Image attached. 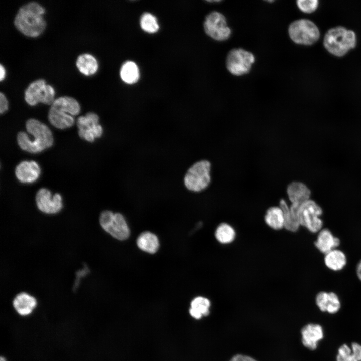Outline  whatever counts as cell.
I'll return each instance as SVG.
<instances>
[{
  "label": "cell",
  "mask_w": 361,
  "mask_h": 361,
  "mask_svg": "<svg viewBox=\"0 0 361 361\" xmlns=\"http://www.w3.org/2000/svg\"><path fill=\"white\" fill-rule=\"evenodd\" d=\"M26 129L33 136L31 139L27 134L23 131L17 136L19 147L25 151L36 153L50 147L53 143V137L49 128L39 120L31 118L26 123Z\"/></svg>",
  "instance_id": "6da1fadb"
},
{
  "label": "cell",
  "mask_w": 361,
  "mask_h": 361,
  "mask_svg": "<svg viewBox=\"0 0 361 361\" xmlns=\"http://www.w3.org/2000/svg\"><path fill=\"white\" fill-rule=\"evenodd\" d=\"M45 9L36 2H30L21 6L15 17L16 28L24 35L37 37L44 30L46 22L44 18Z\"/></svg>",
  "instance_id": "7a4b0ae2"
},
{
  "label": "cell",
  "mask_w": 361,
  "mask_h": 361,
  "mask_svg": "<svg viewBox=\"0 0 361 361\" xmlns=\"http://www.w3.org/2000/svg\"><path fill=\"white\" fill-rule=\"evenodd\" d=\"M80 111L78 102L70 96H61L54 100L48 112V119L55 127L64 129L74 123V116Z\"/></svg>",
  "instance_id": "3957f363"
},
{
  "label": "cell",
  "mask_w": 361,
  "mask_h": 361,
  "mask_svg": "<svg viewBox=\"0 0 361 361\" xmlns=\"http://www.w3.org/2000/svg\"><path fill=\"white\" fill-rule=\"evenodd\" d=\"M323 44L329 53L336 56L341 57L355 47L356 36L352 30L342 26H337L326 32Z\"/></svg>",
  "instance_id": "277c9868"
},
{
  "label": "cell",
  "mask_w": 361,
  "mask_h": 361,
  "mask_svg": "<svg viewBox=\"0 0 361 361\" xmlns=\"http://www.w3.org/2000/svg\"><path fill=\"white\" fill-rule=\"evenodd\" d=\"M211 164L207 160H200L192 164L186 171L183 179L185 188L194 193L202 192L210 184Z\"/></svg>",
  "instance_id": "5b68a950"
},
{
  "label": "cell",
  "mask_w": 361,
  "mask_h": 361,
  "mask_svg": "<svg viewBox=\"0 0 361 361\" xmlns=\"http://www.w3.org/2000/svg\"><path fill=\"white\" fill-rule=\"evenodd\" d=\"M288 34L296 44L310 45L319 39L320 31L314 23L306 19H300L291 23L288 27Z\"/></svg>",
  "instance_id": "8992f818"
},
{
  "label": "cell",
  "mask_w": 361,
  "mask_h": 361,
  "mask_svg": "<svg viewBox=\"0 0 361 361\" xmlns=\"http://www.w3.org/2000/svg\"><path fill=\"white\" fill-rule=\"evenodd\" d=\"M255 61L254 54L241 48L230 50L226 56V67L232 75L241 76L250 71Z\"/></svg>",
  "instance_id": "52a82bcc"
},
{
  "label": "cell",
  "mask_w": 361,
  "mask_h": 361,
  "mask_svg": "<svg viewBox=\"0 0 361 361\" xmlns=\"http://www.w3.org/2000/svg\"><path fill=\"white\" fill-rule=\"evenodd\" d=\"M99 223L103 229L114 238L124 240L130 235V230L123 216L109 210L103 211L99 217Z\"/></svg>",
  "instance_id": "ba28073f"
},
{
  "label": "cell",
  "mask_w": 361,
  "mask_h": 361,
  "mask_svg": "<svg viewBox=\"0 0 361 361\" xmlns=\"http://www.w3.org/2000/svg\"><path fill=\"white\" fill-rule=\"evenodd\" d=\"M322 213L321 208L314 201L309 199L304 202L298 211L300 226L311 233H317L323 228V222L320 218Z\"/></svg>",
  "instance_id": "9c48e42d"
},
{
  "label": "cell",
  "mask_w": 361,
  "mask_h": 361,
  "mask_svg": "<svg viewBox=\"0 0 361 361\" xmlns=\"http://www.w3.org/2000/svg\"><path fill=\"white\" fill-rule=\"evenodd\" d=\"M203 27L206 34L217 41H226L232 33L225 16L218 11H212L206 16Z\"/></svg>",
  "instance_id": "30bf717a"
},
{
  "label": "cell",
  "mask_w": 361,
  "mask_h": 361,
  "mask_svg": "<svg viewBox=\"0 0 361 361\" xmlns=\"http://www.w3.org/2000/svg\"><path fill=\"white\" fill-rule=\"evenodd\" d=\"M55 90L45 80L39 79L31 82L26 89L24 98L30 106H35L41 102L52 104L54 101Z\"/></svg>",
  "instance_id": "8fae6325"
},
{
  "label": "cell",
  "mask_w": 361,
  "mask_h": 361,
  "mask_svg": "<svg viewBox=\"0 0 361 361\" xmlns=\"http://www.w3.org/2000/svg\"><path fill=\"white\" fill-rule=\"evenodd\" d=\"M78 134L80 138L92 142L103 134V129L99 124V117L94 112H88L77 120Z\"/></svg>",
  "instance_id": "7c38bea8"
},
{
  "label": "cell",
  "mask_w": 361,
  "mask_h": 361,
  "mask_svg": "<svg viewBox=\"0 0 361 361\" xmlns=\"http://www.w3.org/2000/svg\"><path fill=\"white\" fill-rule=\"evenodd\" d=\"M35 201L38 209L47 214H56L63 207L61 195L56 193L52 196L51 192L46 188H41L38 191Z\"/></svg>",
  "instance_id": "4fadbf2b"
},
{
  "label": "cell",
  "mask_w": 361,
  "mask_h": 361,
  "mask_svg": "<svg viewBox=\"0 0 361 361\" xmlns=\"http://www.w3.org/2000/svg\"><path fill=\"white\" fill-rule=\"evenodd\" d=\"M17 178L22 183H33L40 176L41 169L34 161L24 160L18 164L15 171Z\"/></svg>",
  "instance_id": "5bb4252c"
},
{
  "label": "cell",
  "mask_w": 361,
  "mask_h": 361,
  "mask_svg": "<svg viewBox=\"0 0 361 361\" xmlns=\"http://www.w3.org/2000/svg\"><path fill=\"white\" fill-rule=\"evenodd\" d=\"M301 335L304 346L312 350L317 348L318 342L324 337L322 326L314 323L305 326L301 330Z\"/></svg>",
  "instance_id": "9a60e30c"
},
{
  "label": "cell",
  "mask_w": 361,
  "mask_h": 361,
  "mask_svg": "<svg viewBox=\"0 0 361 361\" xmlns=\"http://www.w3.org/2000/svg\"><path fill=\"white\" fill-rule=\"evenodd\" d=\"M13 307L18 314L25 317L31 314L37 305L36 299L32 295L22 292L14 297L12 302Z\"/></svg>",
  "instance_id": "2e32d148"
},
{
  "label": "cell",
  "mask_w": 361,
  "mask_h": 361,
  "mask_svg": "<svg viewBox=\"0 0 361 361\" xmlns=\"http://www.w3.org/2000/svg\"><path fill=\"white\" fill-rule=\"evenodd\" d=\"M340 244L339 239L327 228H322L317 233V238L314 242L317 249L324 254L337 248Z\"/></svg>",
  "instance_id": "e0dca14e"
},
{
  "label": "cell",
  "mask_w": 361,
  "mask_h": 361,
  "mask_svg": "<svg viewBox=\"0 0 361 361\" xmlns=\"http://www.w3.org/2000/svg\"><path fill=\"white\" fill-rule=\"evenodd\" d=\"M287 193L291 203L299 204L309 200L311 194L307 187L299 182L290 184L287 189Z\"/></svg>",
  "instance_id": "ac0fdd59"
},
{
  "label": "cell",
  "mask_w": 361,
  "mask_h": 361,
  "mask_svg": "<svg viewBox=\"0 0 361 361\" xmlns=\"http://www.w3.org/2000/svg\"><path fill=\"white\" fill-rule=\"evenodd\" d=\"M347 257L345 254L338 248L324 254L325 265L333 271L342 270L346 265Z\"/></svg>",
  "instance_id": "d6986e66"
},
{
  "label": "cell",
  "mask_w": 361,
  "mask_h": 361,
  "mask_svg": "<svg viewBox=\"0 0 361 361\" xmlns=\"http://www.w3.org/2000/svg\"><path fill=\"white\" fill-rule=\"evenodd\" d=\"M76 66L83 74L90 76L95 74L98 68V63L96 58L89 53L79 55L76 61Z\"/></svg>",
  "instance_id": "ffe728a7"
},
{
  "label": "cell",
  "mask_w": 361,
  "mask_h": 361,
  "mask_svg": "<svg viewBox=\"0 0 361 361\" xmlns=\"http://www.w3.org/2000/svg\"><path fill=\"white\" fill-rule=\"evenodd\" d=\"M137 244L141 250L151 254L155 253L159 246L157 237L150 232L141 233L137 239Z\"/></svg>",
  "instance_id": "44dd1931"
},
{
  "label": "cell",
  "mask_w": 361,
  "mask_h": 361,
  "mask_svg": "<svg viewBox=\"0 0 361 361\" xmlns=\"http://www.w3.org/2000/svg\"><path fill=\"white\" fill-rule=\"evenodd\" d=\"M266 223L272 229L280 230L284 228V215L280 207L269 208L265 216Z\"/></svg>",
  "instance_id": "7402d4cb"
},
{
  "label": "cell",
  "mask_w": 361,
  "mask_h": 361,
  "mask_svg": "<svg viewBox=\"0 0 361 361\" xmlns=\"http://www.w3.org/2000/svg\"><path fill=\"white\" fill-rule=\"evenodd\" d=\"M210 306L209 299L203 297H197L191 302L189 313L193 318L199 319L209 314Z\"/></svg>",
  "instance_id": "603a6c76"
},
{
  "label": "cell",
  "mask_w": 361,
  "mask_h": 361,
  "mask_svg": "<svg viewBox=\"0 0 361 361\" xmlns=\"http://www.w3.org/2000/svg\"><path fill=\"white\" fill-rule=\"evenodd\" d=\"M120 75L121 79L126 83H135L139 78V68L135 63L128 61L121 66Z\"/></svg>",
  "instance_id": "cb8c5ba5"
},
{
  "label": "cell",
  "mask_w": 361,
  "mask_h": 361,
  "mask_svg": "<svg viewBox=\"0 0 361 361\" xmlns=\"http://www.w3.org/2000/svg\"><path fill=\"white\" fill-rule=\"evenodd\" d=\"M215 236L219 242L223 244H227L234 241L236 233L231 226L224 223L217 227Z\"/></svg>",
  "instance_id": "d4e9b609"
},
{
  "label": "cell",
  "mask_w": 361,
  "mask_h": 361,
  "mask_svg": "<svg viewBox=\"0 0 361 361\" xmlns=\"http://www.w3.org/2000/svg\"><path fill=\"white\" fill-rule=\"evenodd\" d=\"M283 211L284 215V228L291 232L297 231L300 226L298 218L294 217L290 213L289 207L285 200L280 201V206Z\"/></svg>",
  "instance_id": "484cf974"
},
{
  "label": "cell",
  "mask_w": 361,
  "mask_h": 361,
  "mask_svg": "<svg viewBox=\"0 0 361 361\" xmlns=\"http://www.w3.org/2000/svg\"><path fill=\"white\" fill-rule=\"evenodd\" d=\"M140 26L144 31L150 33L156 32L159 28L156 18L149 13H145L142 15Z\"/></svg>",
  "instance_id": "4316f807"
},
{
  "label": "cell",
  "mask_w": 361,
  "mask_h": 361,
  "mask_svg": "<svg viewBox=\"0 0 361 361\" xmlns=\"http://www.w3.org/2000/svg\"><path fill=\"white\" fill-rule=\"evenodd\" d=\"M340 307L341 302L338 295L333 292H329V301L326 312L335 314L340 310Z\"/></svg>",
  "instance_id": "83f0119b"
},
{
  "label": "cell",
  "mask_w": 361,
  "mask_h": 361,
  "mask_svg": "<svg viewBox=\"0 0 361 361\" xmlns=\"http://www.w3.org/2000/svg\"><path fill=\"white\" fill-rule=\"evenodd\" d=\"M297 6L303 12L310 13L317 8L318 6V0H299L296 1Z\"/></svg>",
  "instance_id": "f1b7e54d"
},
{
  "label": "cell",
  "mask_w": 361,
  "mask_h": 361,
  "mask_svg": "<svg viewBox=\"0 0 361 361\" xmlns=\"http://www.w3.org/2000/svg\"><path fill=\"white\" fill-rule=\"evenodd\" d=\"M329 301V292L321 291L317 293L315 301L319 310L323 312H326L327 306Z\"/></svg>",
  "instance_id": "f546056e"
},
{
  "label": "cell",
  "mask_w": 361,
  "mask_h": 361,
  "mask_svg": "<svg viewBox=\"0 0 361 361\" xmlns=\"http://www.w3.org/2000/svg\"><path fill=\"white\" fill-rule=\"evenodd\" d=\"M351 348L353 356L357 361H361V345L357 342H353Z\"/></svg>",
  "instance_id": "4dcf8cb0"
},
{
  "label": "cell",
  "mask_w": 361,
  "mask_h": 361,
  "mask_svg": "<svg viewBox=\"0 0 361 361\" xmlns=\"http://www.w3.org/2000/svg\"><path fill=\"white\" fill-rule=\"evenodd\" d=\"M8 109V101L5 95L0 93V113L3 114Z\"/></svg>",
  "instance_id": "1f68e13d"
},
{
  "label": "cell",
  "mask_w": 361,
  "mask_h": 361,
  "mask_svg": "<svg viewBox=\"0 0 361 361\" xmlns=\"http://www.w3.org/2000/svg\"><path fill=\"white\" fill-rule=\"evenodd\" d=\"M336 361H357V360L353 356L352 352L351 354L345 355H340L337 354Z\"/></svg>",
  "instance_id": "d6a6232c"
},
{
  "label": "cell",
  "mask_w": 361,
  "mask_h": 361,
  "mask_svg": "<svg viewBox=\"0 0 361 361\" xmlns=\"http://www.w3.org/2000/svg\"><path fill=\"white\" fill-rule=\"evenodd\" d=\"M230 361H256L253 358L244 355L238 354L234 357Z\"/></svg>",
  "instance_id": "836d02e7"
},
{
  "label": "cell",
  "mask_w": 361,
  "mask_h": 361,
  "mask_svg": "<svg viewBox=\"0 0 361 361\" xmlns=\"http://www.w3.org/2000/svg\"><path fill=\"white\" fill-rule=\"evenodd\" d=\"M356 273L358 279L361 281V260L357 264Z\"/></svg>",
  "instance_id": "e575fe53"
},
{
  "label": "cell",
  "mask_w": 361,
  "mask_h": 361,
  "mask_svg": "<svg viewBox=\"0 0 361 361\" xmlns=\"http://www.w3.org/2000/svg\"><path fill=\"white\" fill-rule=\"evenodd\" d=\"M6 71L4 66L1 64L0 65V79L2 81L5 77Z\"/></svg>",
  "instance_id": "d590c367"
},
{
  "label": "cell",
  "mask_w": 361,
  "mask_h": 361,
  "mask_svg": "<svg viewBox=\"0 0 361 361\" xmlns=\"http://www.w3.org/2000/svg\"><path fill=\"white\" fill-rule=\"evenodd\" d=\"M0 361H7V360H6V359L4 357L1 356V359H0Z\"/></svg>",
  "instance_id": "8d00e7d4"
},
{
  "label": "cell",
  "mask_w": 361,
  "mask_h": 361,
  "mask_svg": "<svg viewBox=\"0 0 361 361\" xmlns=\"http://www.w3.org/2000/svg\"><path fill=\"white\" fill-rule=\"evenodd\" d=\"M208 2H211V3H213V2L219 3V2H220L221 1H208Z\"/></svg>",
  "instance_id": "74e56055"
}]
</instances>
